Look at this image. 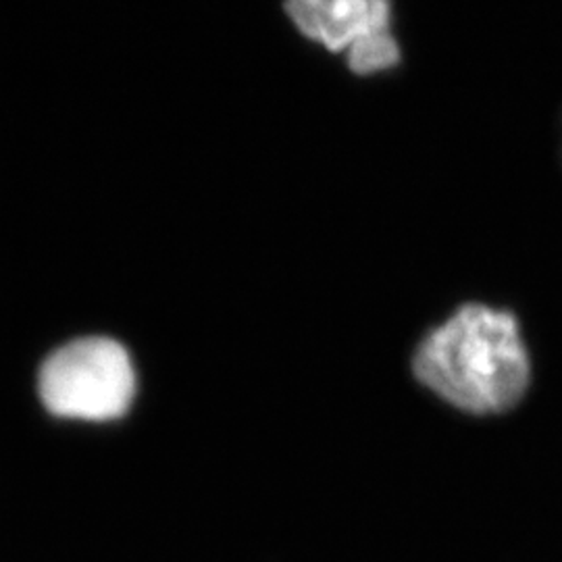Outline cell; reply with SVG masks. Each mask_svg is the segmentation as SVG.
I'll return each instance as SVG.
<instances>
[{"label":"cell","instance_id":"1","mask_svg":"<svg viewBox=\"0 0 562 562\" xmlns=\"http://www.w3.org/2000/svg\"><path fill=\"white\" fill-rule=\"evenodd\" d=\"M413 369L440 398L473 415L513 408L529 385V357L513 313L464 304L423 340Z\"/></svg>","mask_w":562,"mask_h":562},{"label":"cell","instance_id":"2","mask_svg":"<svg viewBox=\"0 0 562 562\" xmlns=\"http://www.w3.org/2000/svg\"><path fill=\"white\" fill-rule=\"evenodd\" d=\"M136 378L125 348L106 338L71 341L41 371L44 406L67 419L111 422L127 413Z\"/></svg>","mask_w":562,"mask_h":562},{"label":"cell","instance_id":"4","mask_svg":"<svg viewBox=\"0 0 562 562\" xmlns=\"http://www.w3.org/2000/svg\"><path fill=\"white\" fill-rule=\"evenodd\" d=\"M398 59H401V50L396 41L392 38L390 30L364 38L357 46H352L348 53V65L359 76H369L387 67H394Z\"/></svg>","mask_w":562,"mask_h":562},{"label":"cell","instance_id":"3","mask_svg":"<svg viewBox=\"0 0 562 562\" xmlns=\"http://www.w3.org/2000/svg\"><path fill=\"white\" fill-rule=\"evenodd\" d=\"M285 11L302 34L334 53L390 30V4L383 0H296Z\"/></svg>","mask_w":562,"mask_h":562}]
</instances>
